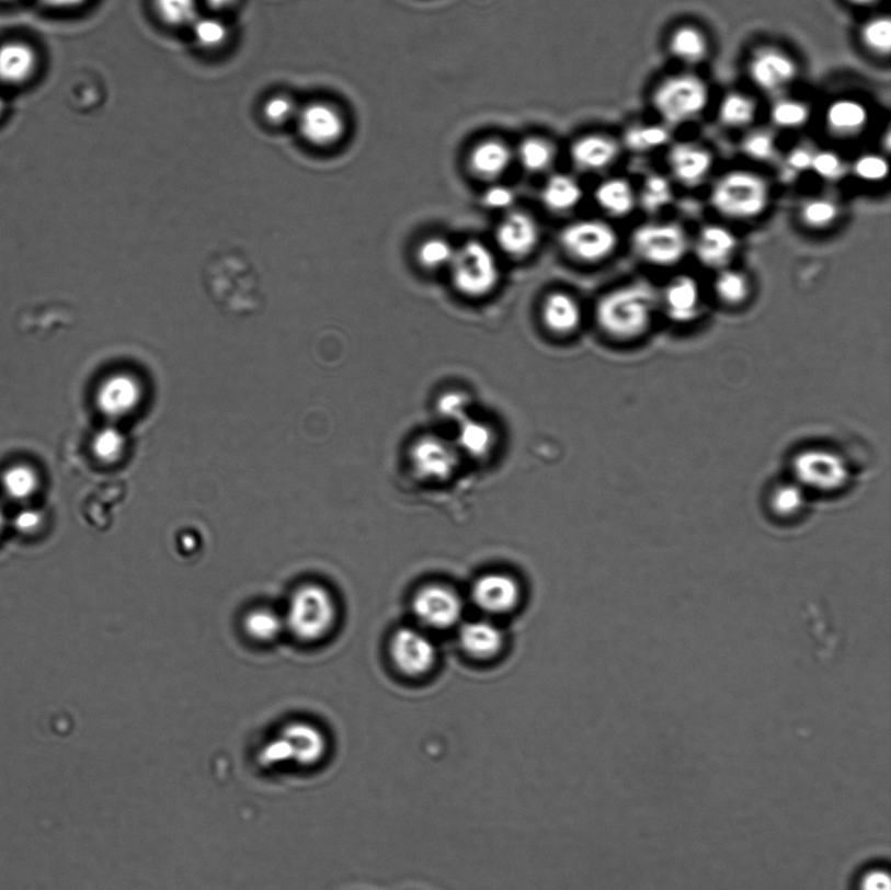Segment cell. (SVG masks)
<instances>
[{
  "mask_svg": "<svg viewBox=\"0 0 891 890\" xmlns=\"http://www.w3.org/2000/svg\"><path fill=\"white\" fill-rule=\"evenodd\" d=\"M286 635L300 646L324 641L338 626L340 608L331 589L317 581L301 583L283 608Z\"/></svg>",
  "mask_w": 891,
  "mask_h": 890,
  "instance_id": "6da1fadb",
  "label": "cell"
},
{
  "mask_svg": "<svg viewBox=\"0 0 891 890\" xmlns=\"http://www.w3.org/2000/svg\"><path fill=\"white\" fill-rule=\"evenodd\" d=\"M658 304L656 292L646 283L619 287L596 306V321L603 332L618 340H635L647 333Z\"/></svg>",
  "mask_w": 891,
  "mask_h": 890,
  "instance_id": "7a4b0ae2",
  "label": "cell"
},
{
  "mask_svg": "<svg viewBox=\"0 0 891 890\" xmlns=\"http://www.w3.org/2000/svg\"><path fill=\"white\" fill-rule=\"evenodd\" d=\"M710 201L718 214L730 220H753L769 205V186L757 174L733 171L717 182Z\"/></svg>",
  "mask_w": 891,
  "mask_h": 890,
  "instance_id": "3957f363",
  "label": "cell"
},
{
  "mask_svg": "<svg viewBox=\"0 0 891 890\" xmlns=\"http://www.w3.org/2000/svg\"><path fill=\"white\" fill-rule=\"evenodd\" d=\"M328 751L324 732L310 722H292L263 751L265 765L294 763L299 766L318 765Z\"/></svg>",
  "mask_w": 891,
  "mask_h": 890,
  "instance_id": "277c9868",
  "label": "cell"
},
{
  "mask_svg": "<svg viewBox=\"0 0 891 890\" xmlns=\"http://www.w3.org/2000/svg\"><path fill=\"white\" fill-rule=\"evenodd\" d=\"M632 249L642 262L655 266L681 263L689 250V238L674 222L646 224L632 235Z\"/></svg>",
  "mask_w": 891,
  "mask_h": 890,
  "instance_id": "5b68a950",
  "label": "cell"
},
{
  "mask_svg": "<svg viewBox=\"0 0 891 890\" xmlns=\"http://www.w3.org/2000/svg\"><path fill=\"white\" fill-rule=\"evenodd\" d=\"M450 265L455 286L465 296H486L498 284L496 259L481 242L465 243L455 251Z\"/></svg>",
  "mask_w": 891,
  "mask_h": 890,
  "instance_id": "8992f818",
  "label": "cell"
},
{
  "mask_svg": "<svg viewBox=\"0 0 891 890\" xmlns=\"http://www.w3.org/2000/svg\"><path fill=\"white\" fill-rule=\"evenodd\" d=\"M564 250L582 262L595 263L615 251L619 239L612 225L598 220H584L569 225L561 232Z\"/></svg>",
  "mask_w": 891,
  "mask_h": 890,
  "instance_id": "52a82bcc",
  "label": "cell"
},
{
  "mask_svg": "<svg viewBox=\"0 0 891 890\" xmlns=\"http://www.w3.org/2000/svg\"><path fill=\"white\" fill-rule=\"evenodd\" d=\"M708 102V89L700 79L678 77L670 79L654 95L656 111L664 119L678 123L702 111Z\"/></svg>",
  "mask_w": 891,
  "mask_h": 890,
  "instance_id": "ba28073f",
  "label": "cell"
},
{
  "mask_svg": "<svg viewBox=\"0 0 891 890\" xmlns=\"http://www.w3.org/2000/svg\"><path fill=\"white\" fill-rule=\"evenodd\" d=\"M411 605L416 620L422 626L442 631L458 625L464 614L461 595L454 587L443 584L421 587Z\"/></svg>",
  "mask_w": 891,
  "mask_h": 890,
  "instance_id": "9c48e42d",
  "label": "cell"
},
{
  "mask_svg": "<svg viewBox=\"0 0 891 890\" xmlns=\"http://www.w3.org/2000/svg\"><path fill=\"white\" fill-rule=\"evenodd\" d=\"M390 659L402 675L422 677L433 671L437 650L433 640L420 629L401 628L390 640Z\"/></svg>",
  "mask_w": 891,
  "mask_h": 890,
  "instance_id": "30bf717a",
  "label": "cell"
},
{
  "mask_svg": "<svg viewBox=\"0 0 891 890\" xmlns=\"http://www.w3.org/2000/svg\"><path fill=\"white\" fill-rule=\"evenodd\" d=\"M300 138L313 147H331L345 134L344 116L325 102H311L299 107L296 116Z\"/></svg>",
  "mask_w": 891,
  "mask_h": 890,
  "instance_id": "8fae6325",
  "label": "cell"
},
{
  "mask_svg": "<svg viewBox=\"0 0 891 890\" xmlns=\"http://www.w3.org/2000/svg\"><path fill=\"white\" fill-rule=\"evenodd\" d=\"M411 465L418 476L441 482L454 476L459 456L455 445L438 436H423L410 452Z\"/></svg>",
  "mask_w": 891,
  "mask_h": 890,
  "instance_id": "7c38bea8",
  "label": "cell"
},
{
  "mask_svg": "<svg viewBox=\"0 0 891 890\" xmlns=\"http://www.w3.org/2000/svg\"><path fill=\"white\" fill-rule=\"evenodd\" d=\"M521 594L518 581L503 572L486 573L471 586V601L479 611L492 616L513 612L519 604Z\"/></svg>",
  "mask_w": 891,
  "mask_h": 890,
  "instance_id": "4fadbf2b",
  "label": "cell"
},
{
  "mask_svg": "<svg viewBox=\"0 0 891 890\" xmlns=\"http://www.w3.org/2000/svg\"><path fill=\"white\" fill-rule=\"evenodd\" d=\"M792 471L798 481H819L822 489H837L835 481H847L849 469L845 458L833 450L811 448L799 452L792 460Z\"/></svg>",
  "mask_w": 891,
  "mask_h": 890,
  "instance_id": "5bb4252c",
  "label": "cell"
},
{
  "mask_svg": "<svg viewBox=\"0 0 891 890\" xmlns=\"http://www.w3.org/2000/svg\"><path fill=\"white\" fill-rule=\"evenodd\" d=\"M738 249V238L721 225H708L698 232L695 253L698 262L711 270H724Z\"/></svg>",
  "mask_w": 891,
  "mask_h": 890,
  "instance_id": "9a60e30c",
  "label": "cell"
},
{
  "mask_svg": "<svg viewBox=\"0 0 891 890\" xmlns=\"http://www.w3.org/2000/svg\"><path fill=\"white\" fill-rule=\"evenodd\" d=\"M496 239L500 249L511 256L523 258L536 248L539 239L537 222L523 212H513L499 225Z\"/></svg>",
  "mask_w": 891,
  "mask_h": 890,
  "instance_id": "2e32d148",
  "label": "cell"
},
{
  "mask_svg": "<svg viewBox=\"0 0 891 890\" xmlns=\"http://www.w3.org/2000/svg\"><path fill=\"white\" fill-rule=\"evenodd\" d=\"M459 646L471 659L489 661L495 659L504 647L502 629L489 620L466 623L459 629Z\"/></svg>",
  "mask_w": 891,
  "mask_h": 890,
  "instance_id": "e0dca14e",
  "label": "cell"
},
{
  "mask_svg": "<svg viewBox=\"0 0 891 890\" xmlns=\"http://www.w3.org/2000/svg\"><path fill=\"white\" fill-rule=\"evenodd\" d=\"M751 75L759 88L773 92L791 83L797 77V66L785 54L764 49L753 58Z\"/></svg>",
  "mask_w": 891,
  "mask_h": 890,
  "instance_id": "ac0fdd59",
  "label": "cell"
},
{
  "mask_svg": "<svg viewBox=\"0 0 891 890\" xmlns=\"http://www.w3.org/2000/svg\"><path fill=\"white\" fill-rule=\"evenodd\" d=\"M662 300L669 318L677 323H687L700 313L701 292L695 278L681 276L671 281Z\"/></svg>",
  "mask_w": 891,
  "mask_h": 890,
  "instance_id": "d6986e66",
  "label": "cell"
},
{
  "mask_svg": "<svg viewBox=\"0 0 891 890\" xmlns=\"http://www.w3.org/2000/svg\"><path fill=\"white\" fill-rule=\"evenodd\" d=\"M140 388L134 378L116 375L102 383L98 403L107 417H122L134 410L139 402Z\"/></svg>",
  "mask_w": 891,
  "mask_h": 890,
  "instance_id": "ffe728a7",
  "label": "cell"
},
{
  "mask_svg": "<svg viewBox=\"0 0 891 890\" xmlns=\"http://www.w3.org/2000/svg\"><path fill=\"white\" fill-rule=\"evenodd\" d=\"M247 639L256 646H272L286 635L283 612L271 606H255L242 619Z\"/></svg>",
  "mask_w": 891,
  "mask_h": 890,
  "instance_id": "44dd1931",
  "label": "cell"
},
{
  "mask_svg": "<svg viewBox=\"0 0 891 890\" xmlns=\"http://www.w3.org/2000/svg\"><path fill=\"white\" fill-rule=\"evenodd\" d=\"M711 156L706 150L681 144L670 153L671 170L678 181L688 186L700 183L711 169Z\"/></svg>",
  "mask_w": 891,
  "mask_h": 890,
  "instance_id": "7402d4cb",
  "label": "cell"
},
{
  "mask_svg": "<svg viewBox=\"0 0 891 890\" xmlns=\"http://www.w3.org/2000/svg\"><path fill=\"white\" fill-rule=\"evenodd\" d=\"M37 57L32 47L22 43L0 46V80L7 84H22L36 70Z\"/></svg>",
  "mask_w": 891,
  "mask_h": 890,
  "instance_id": "603a6c76",
  "label": "cell"
},
{
  "mask_svg": "<svg viewBox=\"0 0 891 890\" xmlns=\"http://www.w3.org/2000/svg\"><path fill=\"white\" fill-rule=\"evenodd\" d=\"M548 330L555 333H571L580 326L581 310L572 297L564 293H553L545 300L541 308Z\"/></svg>",
  "mask_w": 891,
  "mask_h": 890,
  "instance_id": "cb8c5ba5",
  "label": "cell"
},
{
  "mask_svg": "<svg viewBox=\"0 0 891 890\" xmlns=\"http://www.w3.org/2000/svg\"><path fill=\"white\" fill-rule=\"evenodd\" d=\"M618 156V146L603 136H587L574 144L572 159L581 169L601 170Z\"/></svg>",
  "mask_w": 891,
  "mask_h": 890,
  "instance_id": "d4e9b609",
  "label": "cell"
},
{
  "mask_svg": "<svg viewBox=\"0 0 891 890\" xmlns=\"http://www.w3.org/2000/svg\"><path fill=\"white\" fill-rule=\"evenodd\" d=\"M511 150L503 142L484 141L472 150L470 168L481 178H496L502 175L511 163Z\"/></svg>",
  "mask_w": 891,
  "mask_h": 890,
  "instance_id": "484cf974",
  "label": "cell"
},
{
  "mask_svg": "<svg viewBox=\"0 0 891 890\" xmlns=\"http://www.w3.org/2000/svg\"><path fill=\"white\" fill-rule=\"evenodd\" d=\"M595 198L603 209L615 217L629 215L636 205L632 186L624 180H609L602 183L596 189Z\"/></svg>",
  "mask_w": 891,
  "mask_h": 890,
  "instance_id": "4316f807",
  "label": "cell"
},
{
  "mask_svg": "<svg viewBox=\"0 0 891 890\" xmlns=\"http://www.w3.org/2000/svg\"><path fill=\"white\" fill-rule=\"evenodd\" d=\"M867 121L866 107L860 105L859 102L838 101L827 111V125L838 135L859 134L865 128Z\"/></svg>",
  "mask_w": 891,
  "mask_h": 890,
  "instance_id": "83f0119b",
  "label": "cell"
},
{
  "mask_svg": "<svg viewBox=\"0 0 891 890\" xmlns=\"http://www.w3.org/2000/svg\"><path fill=\"white\" fill-rule=\"evenodd\" d=\"M582 191L579 183L568 175H555L544 189L545 204L551 210L563 212L575 207L581 201Z\"/></svg>",
  "mask_w": 891,
  "mask_h": 890,
  "instance_id": "f1b7e54d",
  "label": "cell"
},
{
  "mask_svg": "<svg viewBox=\"0 0 891 890\" xmlns=\"http://www.w3.org/2000/svg\"><path fill=\"white\" fill-rule=\"evenodd\" d=\"M458 429V445L466 454L475 457H483L492 448L493 436L490 427L486 424L465 418L459 422Z\"/></svg>",
  "mask_w": 891,
  "mask_h": 890,
  "instance_id": "f546056e",
  "label": "cell"
},
{
  "mask_svg": "<svg viewBox=\"0 0 891 890\" xmlns=\"http://www.w3.org/2000/svg\"><path fill=\"white\" fill-rule=\"evenodd\" d=\"M715 290L724 305L739 306L749 299L751 283L743 272L724 269L718 273Z\"/></svg>",
  "mask_w": 891,
  "mask_h": 890,
  "instance_id": "4dcf8cb0",
  "label": "cell"
},
{
  "mask_svg": "<svg viewBox=\"0 0 891 890\" xmlns=\"http://www.w3.org/2000/svg\"><path fill=\"white\" fill-rule=\"evenodd\" d=\"M192 38L203 50H217L229 39V28L217 16H198L191 25Z\"/></svg>",
  "mask_w": 891,
  "mask_h": 890,
  "instance_id": "1f68e13d",
  "label": "cell"
},
{
  "mask_svg": "<svg viewBox=\"0 0 891 890\" xmlns=\"http://www.w3.org/2000/svg\"><path fill=\"white\" fill-rule=\"evenodd\" d=\"M92 452L101 464L116 465L126 456V437L115 427L102 429L93 437Z\"/></svg>",
  "mask_w": 891,
  "mask_h": 890,
  "instance_id": "d6a6232c",
  "label": "cell"
},
{
  "mask_svg": "<svg viewBox=\"0 0 891 890\" xmlns=\"http://www.w3.org/2000/svg\"><path fill=\"white\" fill-rule=\"evenodd\" d=\"M153 7L161 22L173 28L191 26L198 18L196 0H153Z\"/></svg>",
  "mask_w": 891,
  "mask_h": 890,
  "instance_id": "836d02e7",
  "label": "cell"
},
{
  "mask_svg": "<svg viewBox=\"0 0 891 890\" xmlns=\"http://www.w3.org/2000/svg\"><path fill=\"white\" fill-rule=\"evenodd\" d=\"M839 209L837 204L829 198H811L800 208V220L807 228L824 230L831 228L838 220Z\"/></svg>",
  "mask_w": 891,
  "mask_h": 890,
  "instance_id": "e575fe53",
  "label": "cell"
},
{
  "mask_svg": "<svg viewBox=\"0 0 891 890\" xmlns=\"http://www.w3.org/2000/svg\"><path fill=\"white\" fill-rule=\"evenodd\" d=\"M5 494L16 501H24L37 490L38 477L36 471L26 465H15L5 471L2 478Z\"/></svg>",
  "mask_w": 891,
  "mask_h": 890,
  "instance_id": "d590c367",
  "label": "cell"
},
{
  "mask_svg": "<svg viewBox=\"0 0 891 890\" xmlns=\"http://www.w3.org/2000/svg\"><path fill=\"white\" fill-rule=\"evenodd\" d=\"M673 190L666 178L661 175H651L646 182L641 193V205L643 210L649 215H655L664 207L673 202Z\"/></svg>",
  "mask_w": 891,
  "mask_h": 890,
  "instance_id": "8d00e7d4",
  "label": "cell"
},
{
  "mask_svg": "<svg viewBox=\"0 0 891 890\" xmlns=\"http://www.w3.org/2000/svg\"><path fill=\"white\" fill-rule=\"evenodd\" d=\"M518 159L524 169L538 173L551 166L553 150L550 144L540 139H527L521 144Z\"/></svg>",
  "mask_w": 891,
  "mask_h": 890,
  "instance_id": "74e56055",
  "label": "cell"
},
{
  "mask_svg": "<svg viewBox=\"0 0 891 890\" xmlns=\"http://www.w3.org/2000/svg\"><path fill=\"white\" fill-rule=\"evenodd\" d=\"M676 57L694 64L701 60L706 54V41L700 32L694 28H683L674 34L671 43Z\"/></svg>",
  "mask_w": 891,
  "mask_h": 890,
  "instance_id": "f35d334b",
  "label": "cell"
},
{
  "mask_svg": "<svg viewBox=\"0 0 891 890\" xmlns=\"http://www.w3.org/2000/svg\"><path fill=\"white\" fill-rule=\"evenodd\" d=\"M755 102L740 94H730L721 106V119L728 126H746L755 118Z\"/></svg>",
  "mask_w": 891,
  "mask_h": 890,
  "instance_id": "ab89813d",
  "label": "cell"
},
{
  "mask_svg": "<svg viewBox=\"0 0 891 890\" xmlns=\"http://www.w3.org/2000/svg\"><path fill=\"white\" fill-rule=\"evenodd\" d=\"M298 111L296 102L285 94L273 95L265 102L263 107L264 118L272 126H284L286 123L296 119Z\"/></svg>",
  "mask_w": 891,
  "mask_h": 890,
  "instance_id": "60d3db41",
  "label": "cell"
},
{
  "mask_svg": "<svg viewBox=\"0 0 891 890\" xmlns=\"http://www.w3.org/2000/svg\"><path fill=\"white\" fill-rule=\"evenodd\" d=\"M454 253V248L445 239L433 238L421 246L418 258L423 266L435 270L438 266L450 264Z\"/></svg>",
  "mask_w": 891,
  "mask_h": 890,
  "instance_id": "b9f144b4",
  "label": "cell"
},
{
  "mask_svg": "<svg viewBox=\"0 0 891 890\" xmlns=\"http://www.w3.org/2000/svg\"><path fill=\"white\" fill-rule=\"evenodd\" d=\"M669 140V133L662 127L633 128L626 135L628 148L648 150L663 146Z\"/></svg>",
  "mask_w": 891,
  "mask_h": 890,
  "instance_id": "7bdbcfd3",
  "label": "cell"
},
{
  "mask_svg": "<svg viewBox=\"0 0 891 890\" xmlns=\"http://www.w3.org/2000/svg\"><path fill=\"white\" fill-rule=\"evenodd\" d=\"M772 118L780 127H799L810 118V112L800 102L784 101L774 106Z\"/></svg>",
  "mask_w": 891,
  "mask_h": 890,
  "instance_id": "ee69618b",
  "label": "cell"
},
{
  "mask_svg": "<svg viewBox=\"0 0 891 890\" xmlns=\"http://www.w3.org/2000/svg\"><path fill=\"white\" fill-rule=\"evenodd\" d=\"M866 44L873 50L888 54L891 47V23L889 19H877L863 31Z\"/></svg>",
  "mask_w": 891,
  "mask_h": 890,
  "instance_id": "f6af8a7d",
  "label": "cell"
},
{
  "mask_svg": "<svg viewBox=\"0 0 891 890\" xmlns=\"http://www.w3.org/2000/svg\"><path fill=\"white\" fill-rule=\"evenodd\" d=\"M855 174L866 182H881L887 180L889 163L880 156H865L856 161Z\"/></svg>",
  "mask_w": 891,
  "mask_h": 890,
  "instance_id": "bcb514c9",
  "label": "cell"
},
{
  "mask_svg": "<svg viewBox=\"0 0 891 890\" xmlns=\"http://www.w3.org/2000/svg\"><path fill=\"white\" fill-rule=\"evenodd\" d=\"M469 399L459 392L445 393L437 401V410L442 417L447 420H454L458 423L468 418Z\"/></svg>",
  "mask_w": 891,
  "mask_h": 890,
  "instance_id": "7dc6e473",
  "label": "cell"
},
{
  "mask_svg": "<svg viewBox=\"0 0 891 890\" xmlns=\"http://www.w3.org/2000/svg\"><path fill=\"white\" fill-rule=\"evenodd\" d=\"M744 152L752 159L766 161L776 155V147H774V140L769 134L756 133L744 141Z\"/></svg>",
  "mask_w": 891,
  "mask_h": 890,
  "instance_id": "c3c4849f",
  "label": "cell"
},
{
  "mask_svg": "<svg viewBox=\"0 0 891 890\" xmlns=\"http://www.w3.org/2000/svg\"><path fill=\"white\" fill-rule=\"evenodd\" d=\"M821 178L825 180H838L845 171V166L837 155L832 152H821L813 156L812 167Z\"/></svg>",
  "mask_w": 891,
  "mask_h": 890,
  "instance_id": "681fc988",
  "label": "cell"
},
{
  "mask_svg": "<svg viewBox=\"0 0 891 890\" xmlns=\"http://www.w3.org/2000/svg\"><path fill=\"white\" fill-rule=\"evenodd\" d=\"M513 202V191L505 186H493L483 195V204L490 209H505L511 207Z\"/></svg>",
  "mask_w": 891,
  "mask_h": 890,
  "instance_id": "f907efd6",
  "label": "cell"
},
{
  "mask_svg": "<svg viewBox=\"0 0 891 890\" xmlns=\"http://www.w3.org/2000/svg\"><path fill=\"white\" fill-rule=\"evenodd\" d=\"M41 523H43V516L38 511L34 510H24L20 511L13 520V525L15 528L23 534H31L36 532Z\"/></svg>",
  "mask_w": 891,
  "mask_h": 890,
  "instance_id": "816d5d0a",
  "label": "cell"
},
{
  "mask_svg": "<svg viewBox=\"0 0 891 890\" xmlns=\"http://www.w3.org/2000/svg\"><path fill=\"white\" fill-rule=\"evenodd\" d=\"M859 890H891L889 874L882 869H872L863 876Z\"/></svg>",
  "mask_w": 891,
  "mask_h": 890,
  "instance_id": "f5cc1de1",
  "label": "cell"
},
{
  "mask_svg": "<svg viewBox=\"0 0 891 890\" xmlns=\"http://www.w3.org/2000/svg\"><path fill=\"white\" fill-rule=\"evenodd\" d=\"M813 155L807 149H795L788 157V166L797 171L811 169Z\"/></svg>",
  "mask_w": 891,
  "mask_h": 890,
  "instance_id": "db71d44e",
  "label": "cell"
},
{
  "mask_svg": "<svg viewBox=\"0 0 891 890\" xmlns=\"http://www.w3.org/2000/svg\"><path fill=\"white\" fill-rule=\"evenodd\" d=\"M238 2L239 0H205L209 9L215 12L231 10Z\"/></svg>",
  "mask_w": 891,
  "mask_h": 890,
  "instance_id": "11a10c76",
  "label": "cell"
},
{
  "mask_svg": "<svg viewBox=\"0 0 891 890\" xmlns=\"http://www.w3.org/2000/svg\"><path fill=\"white\" fill-rule=\"evenodd\" d=\"M47 5L54 7L59 10H70L85 3L87 0H44Z\"/></svg>",
  "mask_w": 891,
  "mask_h": 890,
  "instance_id": "9f6ffc18",
  "label": "cell"
},
{
  "mask_svg": "<svg viewBox=\"0 0 891 890\" xmlns=\"http://www.w3.org/2000/svg\"><path fill=\"white\" fill-rule=\"evenodd\" d=\"M3 525H4V512L2 510V506H0V530H2Z\"/></svg>",
  "mask_w": 891,
  "mask_h": 890,
  "instance_id": "6f0895ef",
  "label": "cell"
},
{
  "mask_svg": "<svg viewBox=\"0 0 891 890\" xmlns=\"http://www.w3.org/2000/svg\"><path fill=\"white\" fill-rule=\"evenodd\" d=\"M853 2L858 3V4H869V3H873L875 0H853Z\"/></svg>",
  "mask_w": 891,
  "mask_h": 890,
  "instance_id": "680465c9",
  "label": "cell"
},
{
  "mask_svg": "<svg viewBox=\"0 0 891 890\" xmlns=\"http://www.w3.org/2000/svg\"><path fill=\"white\" fill-rule=\"evenodd\" d=\"M3 111H4V101L2 99V95H0V115H2Z\"/></svg>",
  "mask_w": 891,
  "mask_h": 890,
  "instance_id": "91938a15",
  "label": "cell"
}]
</instances>
